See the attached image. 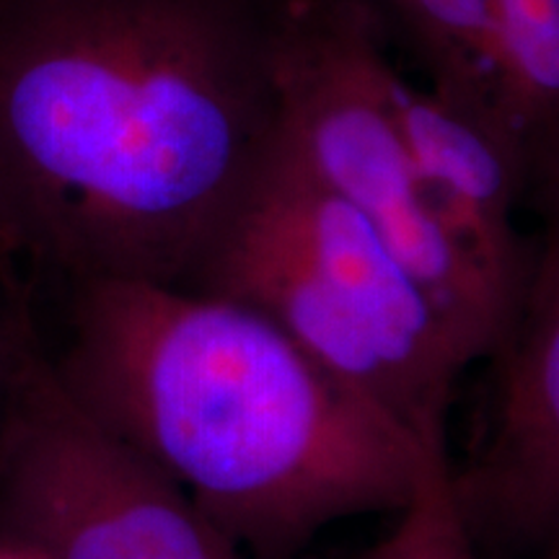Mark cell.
I'll list each match as a JSON object with an SVG mask.
<instances>
[{
	"label": "cell",
	"mask_w": 559,
	"mask_h": 559,
	"mask_svg": "<svg viewBox=\"0 0 559 559\" xmlns=\"http://www.w3.org/2000/svg\"><path fill=\"white\" fill-rule=\"evenodd\" d=\"M62 389L249 559L400 513L430 451L249 306L145 280L73 283Z\"/></svg>",
	"instance_id": "cell-2"
},
{
	"label": "cell",
	"mask_w": 559,
	"mask_h": 559,
	"mask_svg": "<svg viewBox=\"0 0 559 559\" xmlns=\"http://www.w3.org/2000/svg\"><path fill=\"white\" fill-rule=\"evenodd\" d=\"M16 264L0 260V423L26 366L41 353Z\"/></svg>",
	"instance_id": "cell-10"
},
{
	"label": "cell",
	"mask_w": 559,
	"mask_h": 559,
	"mask_svg": "<svg viewBox=\"0 0 559 559\" xmlns=\"http://www.w3.org/2000/svg\"><path fill=\"white\" fill-rule=\"evenodd\" d=\"M391 104L432 218L489 288L519 306L539 254L515 228V207L528 194L519 160L485 124L400 70Z\"/></svg>",
	"instance_id": "cell-8"
},
{
	"label": "cell",
	"mask_w": 559,
	"mask_h": 559,
	"mask_svg": "<svg viewBox=\"0 0 559 559\" xmlns=\"http://www.w3.org/2000/svg\"><path fill=\"white\" fill-rule=\"evenodd\" d=\"M449 449L430 451L415 498L400 510V521L358 559H479L461 528L449 492Z\"/></svg>",
	"instance_id": "cell-9"
},
{
	"label": "cell",
	"mask_w": 559,
	"mask_h": 559,
	"mask_svg": "<svg viewBox=\"0 0 559 559\" xmlns=\"http://www.w3.org/2000/svg\"><path fill=\"white\" fill-rule=\"evenodd\" d=\"M430 94L492 132L528 192H557L559 0H370Z\"/></svg>",
	"instance_id": "cell-7"
},
{
	"label": "cell",
	"mask_w": 559,
	"mask_h": 559,
	"mask_svg": "<svg viewBox=\"0 0 559 559\" xmlns=\"http://www.w3.org/2000/svg\"><path fill=\"white\" fill-rule=\"evenodd\" d=\"M481 430L449 492L479 559H555L559 539V241L536 254L519 311L489 349Z\"/></svg>",
	"instance_id": "cell-6"
},
{
	"label": "cell",
	"mask_w": 559,
	"mask_h": 559,
	"mask_svg": "<svg viewBox=\"0 0 559 559\" xmlns=\"http://www.w3.org/2000/svg\"><path fill=\"white\" fill-rule=\"evenodd\" d=\"M277 135L349 202L423 285L466 362L485 360L519 306L500 298L432 218L396 128V66L370 0H275Z\"/></svg>",
	"instance_id": "cell-4"
},
{
	"label": "cell",
	"mask_w": 559,
	"mask_h": 559,
	"mask_svg": "<svg viewBox=\"0 0 559 559\" xmlns=\"http://www.w3.org/2000/svg\"><path fill=\"white\" fill-rule=\"evenodd\" d=\"M0 523L45 559H249L39 353L0 423Z\"/></svg>",
	"instance_id": "cell-5"
},
{
	"label": "cell",
	"mask_w": 559,
	"mask_h": 559,
	"mask_svg": "<svg viewBox=\"0 0 559 559\" xmlns=\"http://www.w3.org/2000/svg\"><path fill=\"white\" fill-rule=\"evenodd\" d=\"M0 559H45V557H39L37 551L24 547V544L9 542V544H3V547H0Z\"/></svg>",
	"instance_id": "cell-11"
},
{
	"label": "cell",
	"mask_w": 559,
	"mask_h": 559,
	"mask_svg": "<svg viewBox=\"0 0 559 559\" xmlns=\"http://www.w3.org/2000/svg\"><path fill=\"white\" fill-rule=\"evenodd\" d=\"M181 288L249 306L412 436L445 438L469 362L379 230L280 135Z\"/></svg>",
	"instance_id": "cell-3"
},
{
	"label": "cell",
	"mask_w": 559,
	"mask_h": 559,
	"mask_svg": "<svg viewBox=\"0 0 559 559\" xmlns=\"http://www.w3.org/2000/svg\"><path fill=\"white\" fill-rule=\"evenodd\" d=\"M277 128L275 0H0V260L187 285Z\"/></svg>",
	"instance_id": "cell-1"
}]
</instances>
